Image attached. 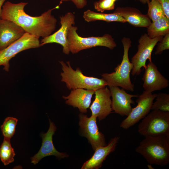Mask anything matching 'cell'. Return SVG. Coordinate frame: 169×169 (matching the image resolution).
<instances>
[{"mask_svg":"<svg viewBox=\"0 0 169 169\" xmlns=\"http://www.w3.org/2000/svg\"><path fill=\"white\" fill-rule=\"evenodd\" d=\"M49 9L40 16H32L26 13L24 10L27 3H17L9 1L2 6L1 18L11 21L21 27L26 33L38 38H44L52 34L55 30L57 20L52 14V11L59 9L60 5Z\"/></svg>","mask_w":169,"mask_h":169,"instance_id":"1","label":"cell"},{"mask_svg":"<svg viewBox=\"0 0 169 169\" xmlns=\"http://www.w3.org/2000/svg\"><path fill=\"white\" fill-rule=\"evenodd\" d=\"M135 151L150 164L166 166L169 163V135L146 136Z\"/></svg>","mask_w":169,"mask_h":169,"instance_id":"2","label":"cell"},{"mask_svg":"<svg viewBox=\"0 0 169 169\" xmlns=\"http://www.w3.org/2000/svg\"><path fill=\"white\" fill-rule=\"evenodd\" d=\"M121 41L124 47V54L120 64L115 68V72L110 73H103L101 76L108 86H117L124 90L133 91L134 86L130 79V73L133 65L130 61L128 57V51L131 46V41L129 38L124 37Z\"/></svg>","mask_w":169,"mask_h":169,"instance_id":"3","label":"cell"},{"mask_svg":"<svg viewBox=\"0 0 169 169\" xmlns=\"http://www.w3.org/2000/svg\"><path fill=\"white\" fill-rule=\"evenodd\" d=\"M62 72L60 73L61 81L66 84L69 90L82 88L95 90L107 86L106 81L102 78L86 76L83 74L79 67L75 70L71 67L70 62L66 63L63 61H59Z\"/></svg>","mask_w":169,"mask_h":169,"instance_id":"4","label":"cell"},{"mask_svg":"<svg viewBox=\"0 0 169 169\" xmlns=\"http://www.w3.org/2000/svg\"><path fill=\"white\" fill-rule=\"evenodd\" d=\"M77 27L72 26L69 28L67 35V40L70 52L73 54L78 53L81 50L98 46L113 49L116 44L111 36L105 34L101 37H83L77 32Z\"/></svg>","mask_w":169,"mask_h":169,"instance_id":"5","label":"cell"},{"mask_svg":"<svg viewBox=\"0 0 169 169\" xmlns=\"http://www.w3.org/2000/svg\"><path fill=\"white\" fill-rule=\"evenodd\" d=\"M138 131L145 137L169 135V112L152 110L139 124Z\"/></svg>","mask_w":169,"mask_h":169,"instance_id":"6","label":"cell"},{"mask_svg":"<svg viewBox=\"0 0 169 169\" xmlns=\"http://www.w3.org/2000/svg\"><path fill=\"white\" fill-rule=\"evenodd\" d=\"M162 36L150 38L146 33L142 35L139 40L138 51L131 58L133 65L131 74L133 76L139 75L141 68L145 69L146 62L148 59L151 62V54L155 45L162 38Z\"/></svg>","mask_w":169,"mask_h":169,"instance_id":"7","label":"cell"},{"mask_svg":"<svg viewBox=\"0 0 169 169\" xmlns=\"http://www.w3.org/2000/svg\"><path fill=\"white\" fill-rule=\"evenodd\" d=\"M40 47L39 38L25 33L19 39L3 49L0 50V66L8 72L9 61L17 54L23 50Z\"/></svg>","mask_w":169,"mask_h":169,"instance_id":"8","label":"cell"},{"mask_svg":"<svg viewBox=\"0 0 169 169\" xmlns=\"http://www.w3.org/2000/svg\"><path fill=\"white\" fill-rule=\"evenodd\" d=\"M157 94L144 90L141 95H138L136 101L137 105L132 108L129 115L121 122L120 127L128 129L144 118L151 110Z\"/></svg>","mask_w":169,"mask_h":169,"instance_id":"9","label":"cell"},{"mask_svg":"<svg viewBox=\"0 0 169 169\" xmlns=\"http://www.w3.org/2000/svg\"><path fill=\"white\" fill-rule=\"evenodd\" d=\"M79 125L82 136L86 137L95 151L100 146H106L104 135L99 130L96 123L97 117L91 115L88 117L81 113L79 115Z\"/></svg>","mask_w":169,"mask_h":169,"instance_id":"10","label":"cell"},{"mask_svg":"<svg viewBox=\"0 0 169 169\" xmlns=\"http://www.w3.org/2000/svg\"><path fill=\"white\" fill-rule=\"evenodd\" d=\"M59 18L60 28L54 33L43 38L40 42V46L49 43H57L63 46V53L68 55L70 52L67 40L68 33L70 27L75 24V16L73 13L69 12Z\"/></svg>","mask_w":169,"mask_h":169,"instance_id":"11","label":"cell"},{"mask_svg":"<svg viewBox=\"0 0 169 169\" xmlns=\"http://www.w3.org/2000/svg\"><path fill=\"white\" fill-rule=\"evenodd\" d=\"M49 127L47 132L45 133H41L40 134L42 139L41 146L38 152L31 158V162L34 165L47 156H54L59 159L68 156L66 153L59 152L55 148L52 139L53 136L56 130V127L50 120H49Z\"/></svg>","mask_w":169,"mask_h":169,"instance_id":"12","label":"cell"},{"mask_svg":"<svg viewBox=\"0 0 169 169\" xmlns=\"http://www.w3.org/2000/svg\"><path fill=\"white\" fill-rule=\"evenodd\" d=\"M109 87L112 97V110L121 116H127L132 108L131 104L135 103L132 98L137 97L138 95L129 94L118 86H111Z\"/></svg>","mask_w":169,"mask_h":169,"instance_id":"13","label":"cell"},{"mask_svg":"<svg viewBox=\"0 0 169 169\" xmlns=\"http://www.w3.org/2000/svg\"><path fill=\"white\" fill-rule=\"evenodd\" d=\"M95 99L90 107L92 115L102 120L110 114L112 111L111 107V93L106 86L95 91Z\"/></svg>","mask_w":169,"mask_h":169,"instance_id":"14","label":"cell"},{"mask_svg":"<svg viewBox=\"0 0 169 169\" xmlns=\"http://www.w3.org/2000/svg\"><path fill=\"white\" fill-rule=\"evenodd\" d=\"M145 69V72L142 78L144 82L143 87L145 90L152 93L168 86L169 81L162 75L152 62L146 65Z\"/></svg>","mask_w":169,"mask_h":169,"instance_id":"15","label":"cell"},{"mask_svg":"<svg viewBox=\"0 0 169 169\" xmlns=\"http://www.w3.org/2000/svg\"><path fill=\"white\" fill-rule=\"evenodd\" d=\"M25 33L15 23L0 18V50L19 39Z\"/></svg>","mask_w":169,"mask_h":169,"instance_id":"16","label":"cell"},{"mask_svg":"<svg viewBox=\"0 0 169 169\" xmlns=\"http://www.w3.org/2000/svg\"><path fill=\"white\" fill-rule=\"evenodd\" d=\"M95 91L82 88L72 89L69 95L63 96L62 98L67 105L78 108L81 113H86Z\"/></svg>","mask_w":169,"mask_h":169,"instance_id":"17","label":"cell"},{"mask_svg":"<svg viewBox=\"0 0 169 169\" xmlns=\"http://www.w3.org/2000/svg\"><path fill=\"white\" fill-rule=\"evenodd\" d=\"M120 138L115 136L110 140L107 145L97 148L92 157L83 164L82 169H98L100 168L107 156L115 151Z\"/></svg>","mask_w":169,"mask_h":169,"instance_id":"18","label":"cell"},{"mask_svg":"<svg viewBox=\"0 0 169 169\" xmlns=\"http://www.w3.org/2000/svg\"><path fill=\"white\" fill-rule=\"evenodd\" d=\"M114 12L135 27L147 28L151 23L147 15L142 14L138 10L133 8L118 7Z\"/></svg>","mask_w":169,"mask_h":169,"instance_id":"19","label":"cell"},{"mask_svg":"<svg viewBox=\"0 0 169 169\" xmlns=\"http://www.w3.org/2000/svg\"><path fill=\"white\" fill-rule=\"evenodd\" d=\"M83 16L84 20L88 22L96 20H102L108 22H118L123 23L126 22L123 18L114 12L111 13H104L88 9L84 12Z\"/></svg>","mask_w":169,"mask_h":169,"instance_id":"20","label":"cell"},{"mask_svg":"<svg viewBox=\"0 0 169 169\" xmlns=\"http://www.w3.org/2000/svg\"><path fill=\"white\" fill-rule=\"evenodd\" d=\"M147 28V34L151 38L169 33V19L165 16L152 22Z\"/></svg>","mask_w":169,"mask_h":169,"instance_id":"21","label":"cell"},{"mask_svg":"<svg viewBox=\"0 0 169 169\" xmlns=\"http://www.w3.org/2000/svg\"><path fill=\"white\" fill-rule=\"evenodd\" d=\"M15 154L12 147L10 139L4 138L0 147V159L4 166L14 161Z\"/></svg>","mask_w":169,"mask_h":169,"instance_id":"22","label":"cell"},{"mask_svg":"<svg viewBox=\"0 0 169 169\" xmlns=\"http://www.w3.org/2000/svg\"><path fill=\"white\" fill-rule=\"evenodd\" d=\"M147 3L148 10L147 15L152 22L165 16L159 0H150Z\"/></svg>","mask_w":169,"mask_h":169,"instance_id":"23","label":"cell"},{"mask_svg":"<svg viewBox=\"0 0 169 169\" xmlns=\"http://www.w3.org/2000/svg\"><path fill=\"white\" fill-rule=\"evenodd\" d=\"M18 120L16 118L8 117L5 118L1 126V131L4 138L10 139L14 135Z\"/></svg>","mask_w":169,"mask_h":169,"instance_id":"24","label":"cell"},{"mask_svg":"<svg viewBox=\"0 0 169 169\" xmlns=\"http://www.w3.org/2000/svg\"><path fill=\"white\" fill-rule=\"evenodd\" d=\"M156 98V101L153 103L151 110L169 112V94L159 93Z\"/></svg>","mask_w":169,"mask_h":169,"instance_id":"25","label":"cell"},{"mask_svg":"<svg viewBox=\"0 0 169 169\" xmlns=\"http://www.w3.org/2000/svg\"><path fill=\"white\" fill-rule=\"evenodd\" d=\"M115 1L113 0H100L94 2L95 9L98 12L103 13L105 10H110L114 9Z\"/></svg>","mask_w":169,"mask_h":169,"instance_id":"26","label":"cell"},{"mask_svg":"<svg viewBox=\"0 0 169 169\" xmlns=\"http://www.w3.org/2000/svg\"><path fill=\"white\" fill-rule=\"evenodd\" d=\"M159 42L155 52L156 55L161 54L164 50L169 49V33L165 35Z\"/></svg>","mask_w":169,"mask_h":169,"instance_id":"27","label":"cell"},{"mask_svg":"<svg viewBox=\"0 0 169 169\" xmlns=\"http://www.w3.org/2000/svg\"><path fill=\"white\" fill-rule=\"evenodd\" d=\"M60 1L62 2L71 1L78 9L83 8L87 5V0H60Z\"/></svg>","mask_w":169,"mask_h":169,"instance_id":"28","label":"cell"},{"mask_svg":"<svg viewBox=\"0 0 169 169\" xmlns=\"http://www.w3.org/2000/svg\"><path fill=\"white\" fill-rule=\"evenodd\" d=\"M162 6L165 16L169 19V0H159Z\"/></svg>","mask_w":169,"mask_h":169,"instance_id":"29","label":"cell"},{"mask_svg":"<svg viewBox=\"0 0 169 169\" xmlns=\"http://www.w3.org/2000/svg\"><path fill=\"white\" fill-rule=\"evenodd\" d=\"M6 0H0V18H1L2 14V6Z\"/></svg>","mask_w":169,"mask_h":169,"instance_id":"30","label":"cell"},{"mask_svg":"<svg viewBox=\"0 0 169 169\" xmlns=\"http://www.w3.org/2000/svg\"><path fill=\"white\" fill-rule=\"evenodd\" d=\"M138 0L141 2L143 4H146L150 0Z\"/></svg>","mask_w":169,"mask_h":169,"instance_id":"31","label":"cell"},{"mask_svg":"<svg viewBox=\"0 0 169 169\" xmlns=\"http://www.w3.org/2000/svg\"><path fill=\"white\" fill-rule=\"evenodd\" d=\"M113 0L115 2V1H117V0Z\"/></svg>","mask_w":169,"mask_h":169,"instance_id":"32","label":"cell"}]
</instances>
